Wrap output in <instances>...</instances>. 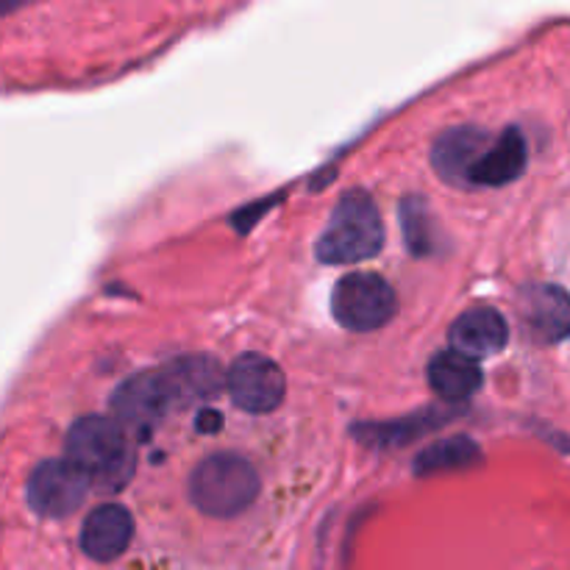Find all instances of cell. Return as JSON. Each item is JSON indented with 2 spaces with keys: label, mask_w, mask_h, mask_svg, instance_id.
Segmentation results:
<instances>
[{
  "label": "cell",
  "mask_w": 570,
  "mask_h": 570,
  "mask_svg": "<svg viewBox=\"0 0 570 570\" xmlns=\"http://www.w3.org/2000/svg\"><path fill=\"white\" fill-rule=\"evenodd\" d=\"M223 384L226 379L217 360L187 354L156 371H142L126 379L111 393V412L115 421L128 429V434H148L173 412L215 399Z\"/></svg>",
  "instance_id": "6da1fadb"
},
{
  "label": "cell",
  "mask_w": 570,
  "mask_h": 570,
  "mask_svg": "<svg viewBox=\"0 0 570 570\" xmlns=\"http://www.w3.org/2000/svg\"><path fill=\"white\" fill-rule=\"evenodd\" d=\"M67 460L98 493H115L134 476L131 438L115 417H78L67 432Z\"/></svg>",
  "instance_id": "7a4b0ae2"
},
{
  "label": "cell",
  "mask_w": 570,
  "mask_h": 570,
  "mask_svg": "<svg viewBox=\"0 0 570 570\" xmlns=\"http://www.w3.org/2000/svg\"><path fill=\"white\" fill-rule=\"evenodd\" d=\"M384 245V223L365 189H348L334 206L326 232L317 239V259L326 265H356L373 259Z\"/></svg>",
  "instance_id": "3957f363"
},
{
  "label": "cell",
  "mask_w": 570,
  "mask_h": 570,
  "mask_svg": "<svg viewBox=\"0 0 570 570\" xmlns=\"http://www.w3.org/2000/svg\"><path fill=\"white\" fill-rule=\"evenodd\" d=\"M259 473L245 456L223 451L195 465L189 476V501L209 518H237L259 495Z\"/></svg>",
  "instance_id": "277c9868"
},
{
  "label": "cell",
  "mask_w": 570,
  "mask_h": 570,
  "mask_svg": "<svg viewBox=\"0 0 570 570\" xmlns=\"http://www.w3.org/2000/svg\"><path fill=\"white\" fill-rule=\"evenodd\" d=\"M332 315L348 332H376L393 321L395 289L379 273H348L334 284Z\"/></svg>",
  "instance_id": "5b68a950"
},
{
  "label": "cell",
  "mask_w": 570,
  "mask_h": 570,
  "mask_svg": "<svg viewBox=\"0 0 570 570\" xmlns=\"http://www.w3.org/2000/svg\"><path fill=\"white\" fill-rule=\"evenodd\" d=\"M226 390L234 406L250 415H267L278 410L287 393V379L282 367L262 354H243L232 362L226 373Z\"/></svg>",
  "instance_id": "8992f818"
},
{
  "label": "cell",
  "mask_w": 570,
  "mask_h": 570,
  "mask_svg": "<svg viewBox=\"0 0 570 570\" xmlns=\"http://www.w3.org/2000/svg\"><path fill=\"white\" fill-rule=\"evenodd\" d=\"M89 484L70 460H48L33 468L28 479V507L39 518L61 521L87 501Z\"/></svg>",
  "instance_id": "52a82bcc"
},
{
  "label": "cell",
  "mask_w": 570,
  "mask_h": 570,
  "mask_svg": "<svg viewBox=\"0 0 570 570\" xmlns=\"http://www.w3.org/2000/svg\"><path fill=\"white\" fill-rule=\"evenodd\" d=\"M518 315L529 337L554 345L570 337V295L557 284H529L518 298Z\"/></svg>",
  "instance_id": "ba28073f"
},
{
  "label": "cell",
  "mask_w": 570,
  "mask_h": 570,
  "mask_svg": "<svg viewBox=\"0 0 570 570\" xmlns=\"http://www.w3.org/2000/svg\"><path fill=\"white\" fill-rule=\"evenodd\" d=\"M493 139V134L479 126L449 128L432 145L434 170L440 173L443 181L468 189V178H471L473 167H476V161L482 159Z\"/></svg>",
  "instance_id": "9c48e42d"
},
{
  "label": "cell",
  "mask_w": 570,
  "mask_h": 570,
  "mask_svg": "<svg viewBox=\"0 0 570 570\" xmlns=\"http://www.w3.org/2000/svg\"><path fill=\"white\" fill-rule=\"evenodd\" d=\"M507 343H510V326L504 315L490 306L465 312L451 326V351H460L468 360L479 362L484 356H495L507 348Z\"/></svg>",
  "instance_id": "30bf717a"
},
{
  "label": "cell",
  "mask_w": 570,
  "mask_h": 570,
  "mask_svg": "<svg viewBox=\"0 0 570 570\" xmlns=\"http://www.w3.org/2000/svg\"><path fill=\"white\" fill-rule=\"evenodd\" d=\"M134 538V521L120 504H100L81 527V551L95 562H111L128 549Z\"/></svg>",
  "instance_id": "8fae6325"
},
{
  "label": "cell",
  "mask_w": 570,
  "mask_h": 570,
  "mask_svg": "<svg viewBox=\"0 0 570 570\" xmlns=\"http://www.w3.org/2000/svg\"><path fill=\"white\" fill-rule=\"evenodd\" d=\"M529 148L527 139L518 128H507V131L495 134L490 148L484 150L482 159L473 167L471 178H468V189L479 187H504V184L515 181L523 170H527Z\"/></svg>",
  "instance_id": "7c38bea8"
},
{
  "label": "cell",
  "mask_w": 570,
  "mask_h": 570,
  "mask_svg": "<svg viewBox=\"0 0 570 570\" xmlns=\"http://www.w3.org/2000/svg\"><path fill=\"white\" fill-rule=\"evenodd\" d=\"M484 376L476 360H468L460 351H440L432 362H429V384L434 393L443 401H468L471 395L479 393Z\"/></svg>",
  "instance_id": "4fadbf2b"
},
{
  "label": "cell",
  "mask_w": 570,
  "mask_h": 570,
  "mask_svg": "<svg viewBox=\"0 0 570 570\" xmlns=\"http://www.w3.org/2000/svg\"><path fill=\"white\" fill-rule=\"evenodd\" d=\"M471 456L479 460V451L471 440H449V443H440L434 449H429L426 454L417 456V473L440 471L445 465H468Z\"/></svg>",
  "instance_id": "5bb4252c"
},
{
  "label": "cell",
  "mask_w": 570,
  "mask_h": 570,
  "mask_svg": "<svg viewBox=\"0 0 570 570\" xmlns=\"http://www.w3.org/2000/svg\"><path fill=\"white\" fill-rule=\"evenodd\" d=\"M220 423H223L220 412H217V410H200V415H198V432L215 434V432H220Z\"/></svg>",
  "instance_id": "9a60e30c"
}]
</instances>
